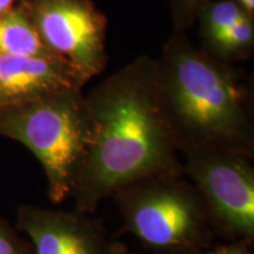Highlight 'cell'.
Instances as JSON below:
<instances>
[{
    "label": "cell",
    "instance_id": "3",
    "mask_svg": "<svg viewBox=\"0 0 254 254\" xmlns=\"http://www.w3.org/2000/svg\"><path fill=\"white\" fill-rule=\"evenodd\" d=\"M91 116L82 91L69 90L0 110V135L38 159L53 204L71 198L91 139Z\"/></svg>",
    "mask_w": 254,
    "mask_h": 254
},
{
    "label": "cell",
    "instance_id": "7",
    "mask_svg": "<svg viewBox=\"0 0 254 254\" xmlns=\"http://www.w3.org/2000/svg\"><path fill=\"white\" fill-rule=\"evenodd\" d=\"M17 228L30 238L33 254H128L92 213L21 205Z\"/></svg>",
    "mask_w": 254,
    "mask_h": 254
},
{
    "label": "cell",
    "instance_id": "10",
    "mask_svg": "<svg viewBox=\"0 0 254 254\" xmlns=\"http://www.w3.org/2000/svg\"><path fill=\"white\" fill-rule=\"evenodd\" d=\"M254 47V15L246 14L233 26L202 44L201 49L219 62L249 58Z\"/></svg>",
    "mask_w": 254,
    "mask_h": 254
},
{
    "label": "cell",
    "instance_id": "11",
    "mask_svg": "<svg viewBox=\"0 0 254 254\" xmlns=\"http://www.w3.org/2000/svg\"><path fill=\"white\" fill-rule=\"evenodd\" d=\"M246 14L250 13L236 0H209L207 4L200 8L196 15L202 44L233 26Z\"/></svg>",
    "mask_w": 254,
    "mask_h": 254
},
{
    "label": "cell",
    "instance_id": "6",
    "mask_svg": "<svg viewBox=\"0 0 254 254\" xmlns=\"http://www.w3.org/2000/svg\"><path fill=\"white\" fill-rule=\"evenodd\" d=\"M34 27L47 50L85 81L107 63V19L91 0H25Z\"/></svg>",
    "mask_w": 254,
    "mask_h": 254
},
{
    "label": "cell",
    "instance_id": "9",
    "mask_svg": "<svg viewBox=\"0 0 254 254\" xmlns=\"http://www.w3.org/2000/svg\"><path fill=\"white\" fill-rule=\"evenodd\" d=\"M0 53L57 58L40 39L31 20L25 0L11 11L0 14Z\"/></svg>",
    "mask_w": 254,
    "mask_h": 254
},
{
    "label": "cell",
    "instance_id": "8",
    "mask_svg": "<svg viewBox=\"0 0 254 254\" xmlns=\"http://www.w3.org/2000/svg\"><path fill=\"white\" fill-rule=\"evenodd\" d=\"M86 81L58 58L0 53V110L63 91H82Z\"/></svg>",
    "mask_w": 254,
    "mask_h": 254
},
{
    "label": "cell",
    "instance_id": "15",
    "mask_svg": "<svg viewBox=\"0 0 254 254\" xmlns=\"http://www.w3.org/2000/svg\"><path fill=\"white\" fill-rule=\"evenodd\" d=\"M19 0H0V14H4L6 12L13 9L15 6H18ZM24 1V0H21Z\"/></svg>",
    "mask_w": 254,
    "mask_h": 254
},
{
    "label": "cell",
    "instance_id": "12",
    "mask_svg": "<svg viewBox=\"0 0 254 254\" xmlns=\"http://www.w3.org/2000/svg\"><path fill=\"white\" fill-rule=\"evenodd\" d=\"M171 9L174 32L186 33L196 23L200 8L209 0H167Z\"/></svg>",
    "mask_w": 254,
    "mask_h": 254
},
{
    "label": "cell",
    "instance_id": "16",
    "mask_svg": "<svg viewBox=\"0 0 254 254\" xmlns=\"http://www.w3.org/2000/svg\"><path fill=\"white\" fill-rule=\"evenodd\" d=\"M241 7L245 9L246 12H249L250 14L254 15V0H236Z\"/></svg>",
    "mask_w": 254,
    "mask_h": 254
},
{
    "label": "cell",
    "instance_id": "2",
    "mask_svg": "<svg viewBox=\"0 0 254 254\" xmlns=\"http://www.w3.org/2000/svg\"><path fill=\"white\" fill-rule=\"evenodd\" d=\"M155 60L159 99L178 151L202 146L253 159V101L246 75L178 32Z\"/></svg>",
    "mask_w": 254,
    "mask_h": 254
},
{
    "label": "cell",
    "instance_id": "1",
    "mask_svg": "<svg viewBox=\"0 0 254 254\" xmlns=\"http://www.w3.org/2000/svg\"><path fill=\"white\" fill-rule=\"evenodd\" d=\"M85 99L92 131L71 194L74 209L94 214L104 200L136 180L184 176L159 99L157 60L136 57Z\"/></svg>",
    "mask_w": 254,
    "mask_h": 254
},
{
    "label": "cell",
    "instance_id": "13",
    "mask_svg": "<svg viewBox=\"0 0 254 254\" xmlns=\"http://www.w3.org/2000/svg\"><path fill=\"white\" fill-rule=\"evenodd\" d=\"M0 254H33L30 241L4 218H0Z\"/></svg>",
    "mask_w": 254,
    "mask_h": 254
},
{
    "label": "cell",
    "instance_id": "5",
    "mask_svg": "<svg viewBox=\"0 0 254 254\" xmlns=\"http://www.w3.org/2000/svg\"><path fill=\"white\" fill-rule=\"evenodd\" d=\"M184 176L204 199L214 234L226 241L254 243V167L252 159L227 150L189 146Z\"/></svg>",
    "mask_w": 254,
    "mask_h": 254
},
{
    "label": "cell",
    "instance_id": "4",
    "mask_svg": "<svg viewBox=\"0 0 254 254\" xmlns=\"http://www.w3.org/2000/svg\"><path fill=\"white\" fill-rule=\"evenodd\" d=\"M123 228L151 254H201L214 243L205 201L196 187L180 177H148L111 196Z\"/></svg>",
    "mask_w": 254,
    "mask_h": 254
},
{
    "label": "cell",
    "instance_id": "14",
    "mask_svg": "<svg viewBox=\"0 0 254 254\" xmlns=\"http://www.w3.org/2000/svg\"><path fill=\"white\" fill-rule=\"evenodd\" d=\"M252 245L243 240L227 241L220 245H212L201 254H253Z\"/></svg>",
    "mask_w": 254,
    "mask_h": 254
},
{
    "label": "cell",
    "instance_id": "17",
    "mask_svg": "<svg viewBox=\"0 0 254 254\" xmlns=\"http://www.w3.org/2000/svg\"><path fill=\"white\" fill-rule=\"evenodd\" d=\"M128 254H146V253H140V252H134V253H128ZM151 254V253H150Z\"/></svg>",
    "mask_w": 254,
    "mask_h": 254
}]
</instances>
